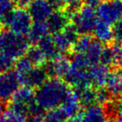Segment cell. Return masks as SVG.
I'll list each match as a JSON object with an SVG mask.
<instances>
[{"instance_id": "cell-38", "label": "cell", "mask_w": 122, "mask_h": 122, "mask_svg": "<svg viewBox=\"0 0 122 122\" xmlns=\"http://www.w3.org/2000/svg\"><path fill=\"white\" fill-rule=\"evenodd\" d=\"M17 1H18V0H14V2L15 3V4H16V2H17Z\"/></svg>"}, {"instance_id": "cell-36", "label": "cell", "mask_w": 122, "mask_h": 122, "mask_svg": "<svg viewBox=\"0 0 122 122\" xmlns=\"http://www.w3.org/2000/svg\"><path fill=\"white\" fill-rule=\"evenodd\" d=\"M5 100H0V116L3 115L4 111H5L6 109V105H5Z\"/></svg>"}, {"instance_id": "cell-11", "label": "cell", "mask_w": 122, "mask_h": 122, "mask_svg": "<svg viewBox=\"0 0 122 122\" xmlns=\"http://www.w3.org/2000/svg\"><path fill=\"white\" fill-rule=\"evenodd\" d=\"M71 65V59L64 54H59L50 59L49 64L45 67L48 75L51 77L65 78Z\"/></svg>"}, {"instance_id": "cell-26", "label": "cell", "mask_w": 122, "mask_h": 122, "mask_svg": "<svg viewBox=\"0 0 122 122\" xmlns=\"http://www.w3.org/2000/svg\"><path fill=\"white\" fill-rule=\"evenodd\" d=\"M27 115L13 111L10 109L3 113L0 116V122H26Z\"/></svg>"}, {"instance_id": "cell-7", "label": "cell", "mask_w": 122, "mask_h": 122, "mask_svg": "<svg viewBox=\"0 0 122 122\" xmlns=\"http://www.w3.org/2000/svg\"><path fill=\"white\" fill-rule=\"evenodd\" d=\"M48 78L49 75L45 67L36 65H34L27 72L18 76L21 85L32 89H38Z\"/></svg>"}, {"instance_id": "cell-5", "label": "cell", "mask_w": 122, "mask_h": 122, "mask_svg": "<svg viewBox=\"0 0 122 122\" xmlns=\"http://www.w3.org/2000/svg\"><path fill=\"white\" fill-rule=\"evenodd\" d=\"M79 34L75 26L70 23L63 30L53 34V39L59 54L67 53L73 49V46L80 37Z\"/></svg>"}, {"instance_id": "cell-14", "label": "cell", "mask_w": 122, "mask_h": 122, "mask_svg": "<svg viewBox=\"0 0 122 122\" xmlns=\"http://www.w3.org/2000/svg\"><path fill=\"white\" fill-rule=\"evenodd\" d=\"M89 73H90L92 86L100 88L105 85L110 71L109 66L100 63L91 65L89 68Z\"/></svg>"}, {"instance_id": "cell-25", "label": "cell", "mask_w": 122, "mask_h": 122, "mask_svg": "<svg viewBox=\"0 0 122 122\" xmlns=\"http://www.w3.org/2000/svg\"><path fill=\"white\" fill-rule=\"evenodd\" d=\"M93 39L94 38H92L89 34H83L82 36L79 37L77 41L75 42V45L73 46V49H72L74 54H83L88 49L89 45L92 42Z\"/></svg>"}, {"instance_id": "cell-37", "label": "cell", "mask_w": 122, "mask_h": 122, "mask_svg": "<svg viewBox=\"0 0 122 122\" xmlns=\"http://www.w3.org/2000/svg\"><path fill=\"white\" fill-rule=\"evenodd\" d=\"M106 122H122V116H119L115 119H112V120H109Z\"/></svg>"}, {"instance_id": "cell-22", "label": "cell", "mask_w": 122, "mask_h": 122, "mask_svg": "<svg viewBox=\"0 0 122 122\" xmlns=\"http://www.w3.org/2000/svg\"><path fill=\"white\" fill-rule=\"evenodd\" d=\"M78 95L79 100L81 106L87 107L96 103V89L92 86L85 87L82 89L74 90Z\"/></svg>"}, {"instance_id": "cell-33", "label": "cell", "mask_w": 122, "mask_h": 122, "mask_svg": "<svg viewBox=\"0 0 122 122\" xmlns=\"http://www.w3.org/2000/svg\"><path fill=\"white\" fill-rule=\"evenodd\" d=\"M82 1L85 2V4H88V5L95 7V6H98L101 3L102 0H82Z\"/></svg>"}, {"instance_id": "cell-23", "label": "cell", "mask_w": 122, "mask_h": 122, "mask_svg": "<svg viewBox=\"0 0 122 122\" xmlns=\"http://www.w3.org/2000/svg\"><path fill=\"white\" fill-rule=\"evenodd\" d=\"M36 45L41 49L47 59H52L57 55H59V52H58L56 46L54 44V39L53 37L49 34L48 36L44 37L40 41L36 44Z\"/></svg>"}, {"instance_id": "cell-32", "label": "cell", "mask_w": 122, "mask_h": 122, "mask_svg": "<svg viewBox=\"0 0 122 122\" xmlns=\"http://www.w3.org/2000/svg\"><path fill=\"white\" fill-rule=\"evenodd\" d=\"M48 1L52 4L54 8L59 9H64V8L65 7L66 4L70 0H48Z\"/></svg>"}, {"instance_id": "cell-9", "label": "cell", "mask_w": 122, "mask_h": 122, "mask_svg": "<svg viewBox=\"0 0 122 122\" xmlns=\"http://www.w3.org/2000/svg\"><path fill=\"white\" fill-rule=\"evenodd\" d=\"M19 80L15 71L1 72L0 73V100H7L12 97L14 93L18 90Z\"/></svg>"}, {"instance_id": "cell-35", "label": "cell", "mask_w": 122, "mask_h": 122, "mask_svg": "<svg viewBox=\"0 0 122 122\" xmlns=\"http://www.w3.org/2000/svg\"><path fill=\"white\" fill-rule=\"evenodd\" d=\"M115 103H116L119 113H120V115H122V95L119 98H117V101Z\"/></svg>"}, {"instance_id": "cell-15", "label": "cell", "mask_w": 122, "mask_h": 122, "mask_svg": "<svg viewBox=\"0 0 122 122\" xmlns=\"http://www.w3.org/2000/svg\"><path fill=\"white\" fill-rule=\"evenodd\" d=\"M80 106L81 105H80L76 92L75 90H70L63 103L59 106V109L62 111V113L65 115V116L68 119L78 115L80 113Z\"/></svg>"}, {"instance_id": "cell-20", "label": "cell", "mask_w": 122, "mask_h": 122, "mask_svg": "<svg viewBox=\"0 0 122 122\" xmlns=\"http://www.w3.org/2000/svg\"><path fill=\"white\" fill-rule=\"evenodd\" d=\"M49 34L46 21H34L28 34V40L32 44H37L44 37Z\"/></svg>"}, {"instance_id": "cell-8", "label": "cell", "mask_w": 122, "mask_h": 122, "mask_svg": "<svg viewBox=\"0 0 122 122\" xmlns=\"http://www.w3.org/2000/svg\"><path fill=\"white\" fill-rule=\"evenodd\" d=\"M64 79L69 85L73 86L75 90L92 86L89 69L79 68L71 65Z\"/></svg>"}, {"instance_id": "cell-12", "label": "cell", "mask_w": 122, "mask_h": 122, "mask_svg": "<svg viewBox=\"0 0 122 122\" xmlns=\"http://www.w3.org/2000/svg\"><path fill=\"white\" fill-rule=\"evenodd\" d=\"M100 63L109 67L122 68V46L115 44L105 47Z\"/></svg>"}, {"instance_id": "cell-2", "label": "cell", "mask_w": 122, "mask_h": 122, "mask_svg": "<svg viewBox=\"0 0 122 122\" xmlns=\"http://www.w3.org/2000/svg\"><path fill=\"white\" fill-rule=\"evenodd\" d=\"M29 41L10 30L0 29V52L8 54L14 59L24 56L29 48Z\"/></svg>"}, {"instance_id": "cell-34", "label": "cell", "mask_w": 122, "mask_h": 122, "mask_svg": "<svg viewBox=\"0 0 122 122\" xmlns=\"http://www.w3.org/2000/svg\"><path fill=\"white\" fill-rule=\"evenodd\" d=\"M65 122H82L81 115L78 114L77 115H75V116H72V117H70V118H68V120H67Z\"/></svg>"}, {"instance_id": "cell-16", "label": "cell", "mask_w": 122, "mask_h": 122, "mask_svg": "<svg viewBox=\"0 0 122 122\" xmlns=\"http://www.w3.org/2000/svg\"><path fill=\"white\" fill-rule=\"evenodd\" d=\"M92 33L95 39L103 44H110L114 39V29L112 25L101 19H98Z\"/></svg>"}, {"instance_id": "cell-17", "label": "cell", "mask_w": 122, "mask_h": 122, "mask_svg": "<svg viewBox=\"0 0 122 122\" xmlns=\"http://www.w3.org/2000/svg\"><path fill=\"white\" fill-rule=\"evenodd\" d=\"M104 108L99 104L85 107L81 115L82 122H106Z\"/></svg>"}, {"instance_id": "cell-24", "label": "cell", "mask_w": 122, "mask_h": 122, "mask_svg": "<svg viewBox=\"0 0 122 122\" xmlns=\"http://www.w3.org/2000/svg\"><path fill=\"white\" fill-rule=\"evenodd\" d=\"M25 54L26 57L31 61V63L36 66H44L48 60L44 53L37 45L32 47L29 46Z\"/></svg>"}, {"instance_id": "cell-3", "label": "cell", "mask_w": 122, "mask_h": 122, "mask_svg": "<svg viewBox=\"0 0 122 122\" xmlns=\"http://www.w3.org/2000/svg\"><path fill=\"white\" fill-rule=\"evenodd\" d=\"M33 21L34 20L29 10L19 6L13 9L6 18L4 25L14 34L21 36H27L34 23Z\"/></svg>"}, {"instance_id": "cell-21", "label": "cell", "mask_w": 122, "mask_h": 122, "mask_svg": "<svg viewBox=\"0 0 122 122\" xmlns=\"http://www.w3.org/2000/svg\"><path fill=\"white\" fill-rule=\"evenodd\" d=\"M11 100L14 103L28 105L33 100H35V93L34 89L23 85L22 87H19L18 90L14 92L11 97Z\"/></svg>"}, {"instance_id": "cell-31", "label": "cell", "mask_w": 122, "mask_h": 122, "mask_svg": "<svg viewBox=\"0 0 122 122\" xmlns=\"http://www.w3.org/2000/svg\"><path fill=\"white\" fill-rule=\"evenodd\" d=\"M114 29V39L117 44L122 46V19L115 24Z\"/></svg>"}, {"instance_id": "cell-27", "label": "cell", "mask_w": 122, "mask_h": 122, "mask_svg": "<svg viewBox=\"0 0 122 122\" xmlns=\"http://www.w3.org/2000/svg\"><path fill=\"white\" fill-rule=\"evenodd\" d=\"M14 0H0V28L4 24L6 18L14 9Z\"/></svg>"}, {"instance_id": "cell-6", "label": "cell", "mask_w": 122, "mask_h": 122, "mask_svg": "<svg viewBox=\"0 0 122 122\" xmlns=\"http://www.w3.org/2000/svg\"><path fill=\"white\" fill-rule=\"evenodd\" d=\"M99 19L115 24L122 19V0H105L96 9Z\"/></svg>"}, {"instance_id": "cell-28", "label": "cell", "mask_w": 122, "mask_h": 122, "mask_svg": "<svg viewBox=\"0 0 122 122\" xmlns=\"http://www.w3.org/2000/svg\"><path fill=\"white\" fill-rule=\"evenodd\" d=\"M67 118L59 108L49 110L43 117V122H65Z\"/></svg>"}, {"instance_id": "cell-1", "label": "cell", "mask_w": 122, "mask_h": 122, "mask_svg": "<svg viewBox=\"0 0 122 122\" xmlns=\"http://www.w3.org/2000/svg\"><path fill=\"white\" fill-rule=\"evenodd\" d=\"M70 89L60 78H48L35 92V100L44 110H50L61 105Z\"/></svg>"}, {"instance_id": "cell-4", "label": "cell", "mask_w": 122, "mask_h": 122, "mask_svg": "<svg viewBox=\"0 0 122 122\" xmlns=\"http://www.w3.org/2000/svg\"><path fill=\"white\" fill-rule=\"evenodd\" d=\"M72 24L75 26L80 34H90L98 20L96 10L93 6L82 5V7L75 14L71 16Z\"/></svg>"}, {"instance_id": "cell-30", "label": "cell", "mask_w": 122, "mask_h": 122, "mask_svg": "<svg viewBox=\"0 0 122 122\" xmlns=\"http://www.w3.org/2000/svg\"><path fill=\"white\" fill-rule=\"evenodd\" d=\"M112 96L109 91L104 87L96 89V103L100 105H104L111 100Z\"/></svg>"}, {"instance_id": "cell-10", "label": "cell", "mask_w": 122, "mask_h": 122, "mask_svg": "<svg viewBox=\"0 0 122 122\" xmlns=\"http://www.w3.org/2000/svg\"><path fill=\"white\" fill-rule=\"evenodd\" d=\"M27 7L34 21H46L54 11L48 0H31Z\"/></svg>"}, {"instance_id": "cell-18", "label": "cell", "mask_w": 122, "mask_h": 122, "mask_svg": "<svg viewBox=\"0 0 122 122\" xmlns=\"http://www.w3.org/2000/svg\"><path fill=\"white\" fill-rule=\"evenodd\" d=\"M105 86L112 97L119 98L122 95V71L110 72Z\"/></svg>"}, {"instance_id": "cell-29", "label": "cell", "mask_w": 122, "mask_h": 122, "mask_svg": "<svg viewBox=\"0 0 122 122\" xmlns=\"http://www.w3.org/2000/svg\"><path fill=\"white\" fill-rule=\"evenodd\" d=\"M15 59H13L8 54L3 52H0V73L1 72L10 70L11 68L14 65Z\"/></svg>"}, {"instance_id": "cell-13", "label": "cell", "mask_w": 122, "mask_h": 122, "mask_svg": "<svg viewBox=\"0 0 122 122\" xmlns=\"http://www.w3.org/2000/svg\"><path fill=\"white\" fill-rule=\"evenodd\" d=\"M70 16L64 9L54 11L49 19L46 20L49 33L54 34L63 30L70 24Z\"/></svg>"}, {"instance_id": "cell-19", "label": "cell", "mask_w": 122, "mask_h": 122, "mask_svg": "<svg viewBox=\"0 0 122 122\" xmlns=\"http://www.w3.org/2000/svg\"><path fill=\"white\" fill-rule=\"evenodd\" d=\"M104 49H105V46H104L103 43L100 42L96 39H93L92 42L89 45L88 49L83 54L90 63V66L100 63Z\"/></svg>"}]
</instances>
